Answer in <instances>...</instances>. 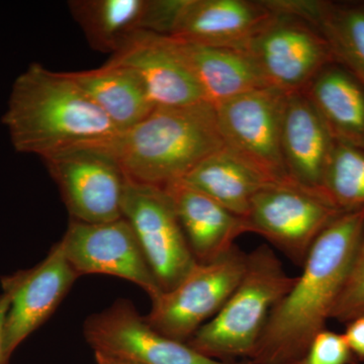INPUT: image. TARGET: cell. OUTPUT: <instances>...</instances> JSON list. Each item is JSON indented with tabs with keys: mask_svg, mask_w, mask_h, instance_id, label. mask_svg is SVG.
I'll use <instances>...</instances> for the list:
<instances>
[{
	"mask_svg": "<svg viewBox=\"0 0 364 364\" xmlns=\"http://www.w3.org/2000/svg\"><path fill=\"white\" fill-rule=\"evenodd\" d=\"M2 123L16 152L43 160L121 133L68 72L40 63L31 64L14 80Z\"/></svg>",
	"mask_w": 364,
	"mask_h": 364,
	"instance_id": "cell-2",
	"label": "cell"
},
{
	"mask_svg": "<svg viewBox=\"0 0 364 364\" xmlns=\"http://www.w3.org/2000/svg\"><path fill=\"white\" fill-rule=\"evenodd\" d=\"M83 331L93 351L138 364H251L210 358L188 343L165 336L129 299H117L102 312L90 316Z\"/></svg>",
	"mask_w": 364,
	"mask_h": 364,
	"instance_id": "cell-11",
	"label": "cell"
},
{
	"mask_svg": "<svg viewBox=\"0 0 364 364\" xmlns=\"http://www.w3.org/2000/svg\"><path fill=\"white\" fill-rule=\"evenodd\" d=\"M181 181L244 219L258 191L277 183L226 147L205 158Z\"/></svg>",
	"mask_w": 364,
	"mask_h": 364,
	"instance_id": "cell-22",
	"label": "cell"
},
{
	"mask_svg": "<svg viewBox=\"0 0 364 364\" xmlns=\"http://www.w3.org/2000/svg\"><path fill=\"white\" fill-rule=\"evenodd\" d=\"M286 9L317 28L327 41L335 63L364 87V2L287 0Z\"/></svg>",
	"mask_w": 364,
	"mask_h": 364,
	"instance_id": "cell-18",
	"label": "cell"
},
{
	"mask_svg": "<svg viewBox=\"0 0 364 364\" xmlns=\"http://www.w3.org/2000/svg\"><path fill=\"white\" fill-rule=\"evenodd\" d=\"M95 363L97 364H138L126 360V359L114 358V356L107 355V354L95 352Z\"/></svg>",
	"mask_w": 364,
	"mask_h": 364,
	"instance_id": "cell-29",
	"label": "cell"
},
{
	"mask_svg": "<svg viewBox=\"0 0 364 364\" xmlns=\"http://www.w3.org/2000/svg\"><path fill=\"white\" fill-rule=\"evenodd\" d=\"M174 40L205 100L214 107L237 95L268 86L246 53Z\"/></svg>",
	"mask_w": 364,
	"mask_h": 364,
	"instance_id": "cell-20",
	"label": "cell"
},
{
	"mask_svg": "<svg viewBox=\"0 0 364 364\" xmlns=\"http://www.w3.org/2000/svg\"><path fill=\"white\" fill-rule=\"evenodd\" d=\"M268 86L287 93L306 90L334 57L317 28L298 16L275 14L243 51Z\"/></svg>",
	"mask_w": 364,
	"mask_h": 364,
	"instance_id": "cell-10",
	"label": "cell"
},
{
	"mask_svg": "<svg viewBox=\"0 0 364 364\" xmlns=\"http://www.w3.org/2000/svg\"><path fill=\"white\" fill-rule=\"evenodd\" d=\"M122 215L133 228L162 291L173 289L198 261L166 189L127 177Z\"/></svg>",
	"mask_w": 364,
	"mask_h": 364,
	"instance_id": "cell-9",
	"label": "cell"
},
{
	"mask_svg": "<svg viewBox=\"0 0 364 364\" xmlns=\"http://www.w3.org/2000/svg\"><path fill=\"white\" fill-rule=\"evenodd\" d=\"M78 277L57 243L36 267L2 279V287L11 294L4 338L9 358L51 317Z\"/></svg>",
	"mask_w": 364,
	"mask_h": 364,
	"instance_id": "cell-13",
	"label": "cell"
},
{
	"mask_svg": "<svg viewBox=\"0 0 364 364\" xmlns=\"http://www.w3.org/2000/svg\"><path fill=\"white\" fill-rule=\"evenodd\" d=\"M287 95L265 86L215 107L225 147L273 182L291 181L282 151Z\"/></svg>",
	"mask_w": 364,
	"mask_h": 364,
	"instance_id": "cell-8",
	"label": "cell"
},
{
	"mask_svg": "<svg viewBox=\"0 0 364 364\" xmlns=\"http://www.w3.org/2000/svg\"><path fill=\"white\" fill-rule=\"evenodd\" d=\"M364 316V230L331 318L347 323Z\"/></svg>",
	"mask_w": 364,
	"mask_h": 364,
	"instance_id": "cell-25",
	"label": "cell"
},
{
	"mask_svg": "<svg viewBox=\"0 0 364 364\" xmlns=\"http://www.w3.org/2000/svg\"><path fill=\"white\" fill-rule=\"evenodd\" d=\"M343 213L325 193L293 181L277 182L254 196L245 220L249 233L303 267L320 235Z\"/></svg>",
	"mask_w": 364,
	"mask_h": 364,
	"instance_id": "cell-5",
	"label": "cell"
},
{
	"mask_svg": "<svg viewBox=\"0 0 364 364\" xmlns=\"http://www.w3.org/2000/svg\"><path fill=\"white\" fill-rule=\"evenodd\" d=\"M364 230V208L347 210L315 242L291 291L273 309L251 364H301L331 318Z\"/></svg>",
	"mask_w": 364,
	"mask_h": 364,
	"instance_id": "cell-1",
	"label": "cell"
},
{
	"mask_svg": "<svg viewBox=\"0 0 364 364\" xmlns=\"http://www.w3.org/2000/svg\"><path fill=\"white\" fill-rule=\"evenodd\" d=\"M111 141L72 148L44 159L72 219L100 224L121 219L126 182Z\"/></svg>",
	"mask_w": 364,
	"mask_h": 364,
	"instance_id": "cell-7",
	"label": "cell"
},
{
	"mask_svg": "<svg viewBox=\"0 0 364 364\" xmlns=\"http://www.w3.org/2000/svg\"><path fill=\"white\" fill-rule=\"evenodd\" d=\"M275 16L267 1L184 0L171 37L243 52Z\"/></svg>",
	"mask_w": 364,
	"mask_h": 364,
	"instance_id": "cell-15",
	"label": "cell"
},
{
	"mask_svg": "<svg viewBox=\"0 0 364 364\" xmlns=\"http://www.w3.org/2000/svg\"><path fill=\"white\" fill-rule=\"evenodd\" d=\"M304 92L336 142L364 149V87L358 79L333 63Z\"/></svg>",
	"mask_w": 364,
	"mask_h": 364,
	"instance_id": "cell-19",
	"label": "cell"
},
{
	"mask_svg": "<svg viewBox=\"0 0 364 364\" xmlns=\"http://www.w3.org/2000/svg\"><path fill=\"white\" fill-rule=\"evenodd\" d=\"M335 144L336 141L305 92L289 93L282 124V151L289 179L304 188L323 193Z\"/></svg>",
	"mask_w": 364,
	"mask_h": 364,
	"instance_id": "cell-16",
	"label": "cell"
},
{
	"mask_svg": "<svg viewBox=\"0 0 364 364\" xmlns=\"http://www.w3.org/2000/svg\"><path fill=\"white\" fill-rule=\"evenodd\" d=\"M111 147L128 178L163 188L181 181L225 144L214 105L202 102L155 107L112 139Z\"/></svg>",
	"mask_w": 364,
	"mask_h": 364,
	"instance_id": "cell-3",
	"label": "cell"
},
{
	"mask_svg": "<svg viewBox=\"0 0 364 364\" xmlns=\"http://www.w3.org/2000/svg\"><path fill=\"white\" fill-rule=\"evenodd\" d=\"M247 253L235 246L221 257L196 263L170 291L151 299L146 321L169 338L188 343L221 311L245 272Z\"/></svg>",
	"mask_w": 364,
	"mask_h": 364,
	"instance_id": "cell-6",
	"label": "cell"
},
{
	"mask_svg": "<svg viewBox=\"0 0 364 364\" xmlns=\"http://www.w3.org/2000/svg\"><path fill=\"white\" fill-rule=\"evenodd\" d=\"M79 277L107 274L133 282L151 299L162 293L130 223L88 224L72 220L58 242Z\"/></svg>",
	"mask_w": 364,
	"mask_h": 364,
	"instance_id": "cell-12",
	"label": "cell"
},
{
	"mask_svg": "<svg viewBox=\"0 0 364 364\" xmlns=\"http://www.w3.org/2000/svg\"><path fill=\"white\" fill-rule=\"evenodd\" d=\"M323 193L344 212L364 208V149L335 144Z\"/></svg>",
	"mask_w": 364,
	"mask_h": 364,
	"instance_id": "cell-24",
	"label": "cell"
},
{
	"mask_svg": "<svg viewBox=\"0 0 364 364\" xmlns=\"http://www.w3.org/2000/svg\"><path fill=\"white\" fill-rule=\"evenodd\" d=\"M296 277L287 274L274 250L260 245L247 254L245 272L227 303L188 344L220 361L252 355L270 314L291 291Z\"/></svg>",
	"mask_w": 364,
	"mask_h": 364,
	"instance_id": "cell-4",
	"label": "cell"
},
{
	"mask_svg": "<svg viewBox=\"0 0 364 364\" xmlns=\"http://www.w3.org/2000/svg\"><path fill=\"white\" fill-rule=\"evenodd\" d=\"M109 61L135 72L155 107L207 102L176 40L170 36L141 31Z\"/></svg>",
	"mask_w": 364,
	"mask_h": 364,
	"instance_id": "cell-14",
	"label": "cell"
},
{
	"mask_svg": "<svg viewBox=\"0 0 364 364\" xmlns=\"http://www.w3.org/2000/svg\"><path fill=\"white\" fill-rule=\"evenodd\" d=\"M68 6L91 47L114 55L144 31L148 0H72Z\"/></svg>",
	"mask_w": 364,
	"mask_h": 364,
	"instance_id": "cell-23",
	"label": "cell"
},
{
	"mask_svg": "<svg viewBox=\"0 0 364 364\" xmlns=\"http://www.w3.org/2000/svg\"><path fill=\"white\" fill-rule=\"evenodd\" d=\"M343 335L356 361L364 363V316L347 323Z\"/></svg>",
	"mask_w": 364,
	"mask_h": 364,
	"instance_id": "cell-27",
	"label": "cell"
},
{
	"mask_svg": "<svg viewBox=\"0 0 364 364\" xmlns=\"http://www.w3.org/2000/svg\"><path fill=\"white\" fill-rule=\"evenodd\" d=\"M68 73L121 132L154 111L142 81L129 67L109 61L100 68Z\"/></svg>",
	"mask_w": 364,
	"mask_h": 364,
	"instance_id": "cell-21",
	"label": "cell"
},
{
	"mask_svg": "<svg viewBox=\"0 0 364 364\" xmlns=\"http://www.w3.org/2000/svg\"><path fill=\"white\" fill-rule=\"evenodd\" d=\"M173 202L191 252L198 263L218 259L249 233L247 223L182 181L163 186Z\"/></svg>",
	"mask_w": 364,
	"mask_h": 364,
	"instance_id": "cell-17",
	"label": "cell"
},
{
	"mask_svg": "<svg viewBox=\"0 0 364 364\" xmlns=\"http://www.w3.org/2000/svg\"><path fill=\"white\" fill-rule=\"evenodd\" d=\"M343 334L325 329L313 340L301 364H355Z\"/></svg>",
	"mask_w": 364,
	"mask_h": 364,
	"instance_id": "cell-26",
	"label": "cell"
},
{
	"mask_svg": "<svg viewBox=\"0 0 364 364\" xmlns=\"http://www.w3.org/2000/svg\"><path fill=\"white\" fill-rule=\"evenodd\" d=\"M11 306V294L7 291L0 294V364H9V356L6 349V321Z\"/></svg>",
	"mask_w": 364,
	"mask_h": 364,
	"instance_id": "cell-28",
	"label": "cell"
}]
</instances>
